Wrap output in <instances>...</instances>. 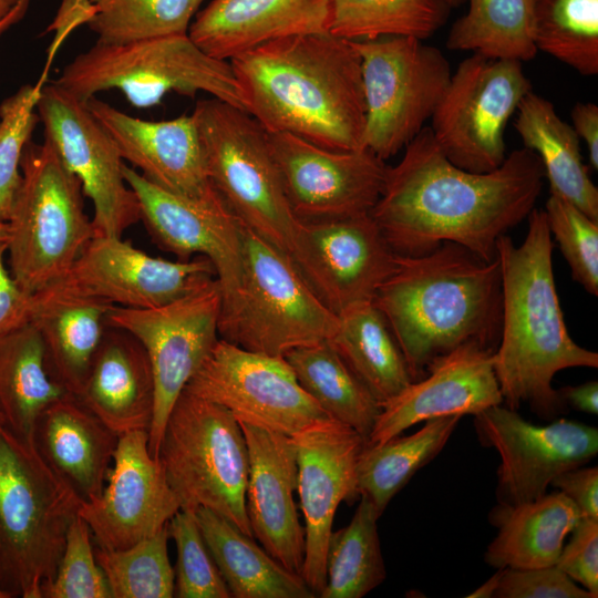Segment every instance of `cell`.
Instances as JSON below:
<instances>
[{"mask_svg": "<svg viewBox=\"0 0 598 598\" xmlns=\"http://www.w3.org/2000/svg\"><path fill=\"white\" fill-rule=\"evenodd\" d=\"M544 178L539 157L526 147L491 172L460 168L425 126L400 162L388 166L370 215L399 256L423 255L450 241L492 261L499 237L535 208Z\"/></svg>", "mask_w": 598, "mask_h": 598, "instance_id": "obj_1", "label": "cell"}, {"mask_svg": "<svg viewBox=\"0 0 598 598\" xmlns=\"http://www.w3.org/2000/svg\"><path fill=\"white\" fill-rule=\"evenodd\" d=\"M245 111L268 133L336 151L363 148L361 60L330 32L279 38L229 60Z\"/></svg>", "mask_w": 598, "mask_h": 598, "instance_id": "obj_2", "label": "cell"}, {"mask_svg": "<svg viewBox=\"0 0 598 598\" xmlns=\"http://www.w3.org/2000/svg\"><path fill=\"white\" fill-rule=\"evenodd\" d=\"M525 240L507 235L496 245L502 275V328L493 353L503 405L523 403L544 420L566 413L554 375L567 368L598 367V353L568 333L553 271V240L544 209L529 215Z\"/></svg>", "mask_w": 598, "mask_h": 598, "instance_id": "obj_3", "label": "cell"}, {"mask_svg": "<svg viewBox=\"0 0 598 598\" xmlns=\"http://www.w3.org/2000/svg\"><path fill=\"white\" fill-rule=\"evenodd\" d=\"M385 318L413 381L452 350L476 343L495 351L502 328L497 257L485 261L455 243L399 256L373 300Z\"/></svg>", "mask_w": 598, "mask_h": 598, "instance_id": "obj_4", "label": "cell"}, {"mask_svg": "<svg viewBox=\"0 0 598 598\" xmlns=\"http://www.w3.org/2000/svg\"><path fill=\"white\" fill-rule=\"evenodd\" d=\"M81 504L32 441L0 425V590L10 598H41Z\"/></svg>", "mask_w": 598, "mask_h": 598, "instance_id": "obj_5", "label": "cell"}, {"mask_svg": "<svg viewBox=\"0 0 598 598\" xmlns=\"http://www.w3.org/2000/svg\"><path fill=\"white\" fill-rule=\"evenodd\" d=\"M20 168L22 181L7 221V255L14 279L33 295L69 271L95 231L79 178L48 138L25 144Z\"/></svg>", "mask_w": 598, "mask_h": 598, "instance_id": "obj_6", "label": "cell"}, {"mask_svg": "<svg viewBox=\"0 0 598 598\" xmlns=\"http://www.w3.org/2000/svg\"><path fill=\"white\" fill-rule=\"evenodd\" d=\"M54 83L83 103L111 89L136 107L156 105L171 92L189 97L205 92L245 110L229 61L204 52L188 33L123 44L96 42L66 64Z\"/></svg>", "mask_w": 598, "mask_h": 598, "instance_id": "obj_7", "label": "cell"}, {"mask_svg": "<svg viewBox=\"0 0 598 598\" xmlns=\"http://www.w3.org/2000/svg\"><path fill=\"white\" fill-rule=\"evenodd\" d=\"M243 274L221 300L218 332L248 351L285 355L328 340L338 324L293 262L241 224Z\"/></svg>", "mask_w": 598, "mask_h": 598, "instance_id": "obj_8", "label": "cell"}, {"mask_svg": "<svg viewBox=\"0 0 598 598\" xmlns=\"http://www.w3.org/2000/svg\"><path fill=\"white\" fill-rule=\"evenodd\" d=\"M209 179L235 217L288 258L300 220L287 200L268 132L245 110L199 100L192 113Z\"/></svg>", "mask_w": 598, "mask_h": 598, "instance_id": "obj_9", "label": "cell"}, {"mask_svg": "<svg viewBox=\"0 0 598 598\" xmlns=\"http://www.w3.org/2000/svg\"><path fill=\"white\" fill-rule=\"evenodd\" d=\"M157 460L181 509L208 508L254 537L246 511L248 448L229 410L184 390L167 417Z\"/></svg>", "mask_w": 598, "mask_h": 598, "instance_id": "obj_10", "label": "cell"}, {"mask_svg": "<svg viewBox=\"0 0 598 598\" xmlns=\"http://www.w3.org/2000/svg\"><path fill=\"white\" fill-rule=\"evenodd\" d=\"M350 42L361 60L363 147L385 162L425 127L448 85L450 63L437 48L415 38Z\"/></svg>", "mask_w": 598, "mask_h": 598, "instance_id": "obj_11", "label": "cell"}, {"mask_svg": "<svg viewBox=\"0 0 598 598\" xmlns=\"http://www.w3.org/2000/svg\"><path fill=\"white\" fill-rule=\"evenodd\" d=\"M532 90L523 62L472 53L452 73L430 131L454 165L491 172L504 162L507 123Z\"/></svg>", "mask_w": 598, "mask_h": 598, "instance_id": "obj_12", "label": "cell"}, {"mask_svg": "<svg viewBox=\"0 0 598 598\" xmlns=\"http://www.w3.org/2000/svg\"><path fill=\"white\" fill-rule=\"evenodd\" d=\"M221 295L217 280L169 303L147 309L113 306L107 326L123 329L144 347L154 379L148 450L157 460L175 402L219 340Z\"/></svg>", "mask_w": 598, "mask_h": 598, "instance_id": "obj_13", "label": "cell"}, {"mask_svg": "<svg viewBox=\"0 0 598 598\" xmlns=\"http://www.w3.org/2000/svg\"><path fill=\"white\" fill-rule=\"evenodd\" d=\"M184 390L226 408L238 421L289 436L329 417L285 357L248 351L223 339Z\"/></svg>", "mask_w": 598, "mask_h": 598, "instance_id": "obj_14", "label": "cell"}, {"mask_svg": "<svg viewBox=\"0 0 598 598\" xmlns=\"http://www.w3.org/2000/svg\"><path fill=\"white\" fill-rule=\"evenodd\" d=\"M44 135L65 167L80 181L94 208L95 236L122 237L141 219L137 198L127 185L120 152L85 103L51 83L37 104Z\"/></svg>", "mask_w": 598, "mask_h": 598, "instance_id": "obj_15", "label": "cell"}, {"mask_svg": "<svg viewBox=\"0 0 598 598\" xmlns=\"http://www.w3.org/2000/svg\"><path fill=\"white\" fill-rule=\"evenodd\" d=\"M481 443L501 456L498 505L516 506L547 493L563 472L585 465L598 453V429L567 419L533 424L503 404L474 416Z\"/></svg>", "mask_w": 598, "mask_h": 598, "instance_id": "obj_16", "label": "cell"}, {"mask_svg": "<svg viewBox=\"0 0 598 598\" xmlns=\"http://www.w3.org/2000/svg\"><path fill=\"white\" fill-rule=\"evenodd\" d=\"M290 260L336 316L372 301L398 255L369 214L300 221Z\"/></svg>", "mask_w": 598, "mask_h": 598, "instance_id": "obj_17", "label": "cell"}, {"mask_svg": "<svg viewBox=\"0 0 598 598\" xmlns=\"http://www.w3.org/2000/svg\"><path fill=\"white\" fill-rule=\"evenodd\" d=\"M289 206L300 221L369 214L388 166L368 148L336 151L290 133H268Z\"/></svg>", "mask_w": 598, "mask_h": 598, "instance_id": "obj_18", "label": "cell"}, {"mask_svg": "<svg viewBox=\"0 0 598 598\" xmlns=\"http://www.w3.org/2000/svg\"><path fill=\"white\" fill-rule=\"evenodd\" d=\"M216 279L208 258L153 257L122 237L94 236L55 285L113 306L147 309L183 298Z\"/></svg>", "mask_w": 598, "mask_h": 598, "instance_id": "obj_19", "label": "cell"}, {"mask_svg": "<svg viewBox=\"0 0 598 598\" xmlns=\"http://www.w3.org/2000/svg\"><path fill=\"white\" fill-rule=\"evenodd\" d=\"M297 493L305 519V559L300 576L319 597L327 580V547L341 502L355 501L358 456L365 439L330 417L293 434Z\"/></svg>", "mask_w": 598, "mask_h": 598, "instance_id": "obj_20", "label": "cell"}, {"mask_svg": "<svg viewBox=\"0 0 598 598\" xmlns=\"http://www.w3.org/2000/svg\"><path fill=\"white\" fill-rule=\"evenodd\" d=\"M181 509L163 467L148 450V432L121 434L113 466L96 498L82 503L79 515L99 547L124 549L165 527Z\"/></svg>", "mask_w": 598, "mask_h": 598, "instance_id": "obj_21", "label": "cell"}, {"mask_svg": "<svg viewBox=\"0 0 598 598\" xmlns=\"http://www.w3.org/2000/svg\"><path fill=\"white\" fill-rule=\"evenodd\" d=\"M122 172L137 198L140 220L154 243L179 260H188L194 255L208 258L221 300L233 295L243 274L241 223L225 203L199 202L172 194L126 164Z\"/></svg>", "mask_w": 598, "mask_h": 598, "instance_id": "obj_22", "label": "cell"}, {"mask_svg": "<svg viewBox=\"0 0 598 598\" xmlns=\"http://www.w3.org/2000/svg\"><path fill=\"white\" fill-rule=\"evenodd\" d=\"M493 353L480 344L467 343L434 359L422 379L381 403L365 444H381L431 419L475 416L502 404Z\"/></svg>", "mask_w": 598, "mask_h": 598, "instance_id": "obj_23", "label": "cell"}, {"mask_svg": "<svg viewBox=\"0 0 598 598\" xmlns=\"http://www.w3.org/2000/svg\"><path fill=\"white\" fill-rule=\"evenodd\" d=\"M85 105L111 136L122 159L130 162L150 183L194 200H223L209 179L192 114L147 121L128 115L96 96L89 99Z\"/></svg>", "mask_w": 598, "mask_h": 598, "instance_id": "obj_24", "label": "cell"}, {"mask_svg": "<svg viewBox=\"0 0 598 598\" xmlns=\"http://www.w3.org/2000/svg\"><path fill=\"white\" fill-rule=\"evenodd\" d=\"M249 456L246 511L254 538L288 570L300 576L305 527L293 499L297 450L291 436L238 421Z\"/></svg>", "mask_w": 598, "mask_h": 598, "instance_id": "obj_25", "label": "cell"}, {"mask_svg": "<svg viewBox=\"0 0 598 598\" xmlns=\"http://www.w3.org/2000/svg\"><path fill=\"white\" fill-rule=\"evenodd\" d=\"M331 0H212L188 29L207 54L233 56L279 38L328 32Z\"/></svg>", "mask_w": 598, "mask_h": 598, "instance_id": "obj_26", "label": "cell"}, {"mask_svg": "<svg viewBox=\"0 0 598 598\" xmlns=\"http://www.w3.org/2000/svg\"><path fill=\"white\" fill-rule=\"evenodd\" d=\"M118 437L75 396H68L41 413L32 442L49 468L85 503L102 493Z\"/></svg>", "mask_w": 598, "mask_h": 598, "instance_id": "obj_27", "label": "cell"}, {"mask_svg": "<svg viewBox=\"0 0 598 598\" xmlns=\"http://www.w3.org/2000/svg\"><path fill=\"white\" fill-rule=\"evenodd\" d=\"M76 399L121 435L148 429L154 412V379L141 342L107 326Z\"/></svg>", "mask_w": 598, "mask_h": 598, "instance_id": "obj_28", "label": "cell"}, {"mask_svg": "<svg viewBox=\"0 0 598 598\" xmlns=\"http://www.w3.org/2000/svg\"><path fill=\"white\" fill-rule=\"evenodd\" d=\"M113 305L50 285L33 293L31 320L54 378L75 398L107 328Z\"/></svg>", "mask_w": 598, "mask_h": 598, "instance_id": "obj_29", "label": "cell"}, {"mask_svg": "<svg viewBox=\"0 0 598 598\" xmlns=\"http://www.w3.org/2000/svg\"><path fill=\"white\" fill-rule=\"evenodd\" d=\"M581 516L558 491L516 506L497 505L491 517L498 532L484 560L496 569L555 566L567 535Z\"/></svg>", "mask_w": 598, "mask_h": 598, "instance_id": "obj_30", "label": "cell"}, {"mask_svg": "<svg viewBox=\"0 0 598 598\" xmlns=\"http://www.w3.org/2000/svg\"><path fill=\"white\" fill-rule=\"evenodd\" d=\"M514 127L524 146L540 159L550 195L598 220V188L584 163L579 137L544 96L528 92L517 107Z\"/></svg>", "mask_w": 598, "mask_h": 598, "instance_id": "obj_31", "label": "cell"}, {"mask_svg": "<svg viewBox=\"0 0 598 598\" xmlns=\"http://www.w3.org/2000/svg\"><path fill=\"white\" fill-rule=\"evenodd\" d=\"M194 514L231 597H316L301 576L285 568L254 537L208 508L199 507Z\"/></svg>", "mask_w": 598, "mask_h": 598, "instance_id": "obj_32", "label": "cell"}, {"mask_svg": "<svg viewBox=\"0 0 598 598\" xmlns=\"http://www.w3.org/2000/svg\"><path fill=\"white\" fill-rule=\"evenodd\" d=\"M68 396L74 395L52 374L32 322L0 337V413L7 427L32 441L41 413Z\"/></svg>", "mask_w": 598, "mask_h": 598, "instance_id": "obj_33", "label": "cell"}, {"mask_svg": "<svg viewBox=\"0 0 598 598\" xmlns=\"http://www.w3.org/2000/svg\"><path fill=\"white\" fill-rule=\"evenodd\" d=\"M328 341L380 404L413 381L390 327L373 301L353 305L338 315L337 328Z\"/></svg>", "mask_w": 598, "mask_h": 598, "instance_id": "obj_34", "label": "cell"}, {"mask_svg": "<svg viewBox=\"0 0 598 598\" xmlns=\"http://www.w3.org/2000/svg\"><path fill=\"white\" fill-rule=\"evenodd\" d=\"M302 389L327 415L365 441L381 411L380 402L349 369L328 340L299 347L285 355Z\"/></svg>", "mask_w": 598, "mask_h": 598, "instance_id": "obj_35", "label": "cell"}, {"mask_svg": "<svg viewBox=\"0 0 598 598\" xmlns=\"http://www.w3.org/2000/svg\"><path fill=\"white\" fill-rule=\"evenodd\" d=\"M461 415L441 416L410 435H396L381 444H364L357 462V488L382 515L411 477L445 446Z\"/></svg>", "mask_w": 598, "mask_h": 598, "instance_id": "obj_36", "label": "cell"}, {"mask_svg": "<svg viewBox=\"0 0 598 598\" xmlns=\"http://www.w3.org/2000/svg\"><path fill=\"white\" fill-rule=\"evenodd\" d=\"M380 516L361 495L350 523L332 530L327 547V580L319 597L361 598L384 581L386 570L377 523Z\"/></svg>", "mask_w": 598, "mask_h": 598, "instance_id": "obj_37", "label": "cell"}, {"mask_svg": "<svg viewBox=\"0 0 598 598\" xmlns=\"http://www.w3.org/2000/svg\"><path fill=\"white\" fill-rule=\"evenodd\" d=\"M446 47L491 58L530 61L533 0H468V9L450 29Z\"/></svg>", "mask_w": 598, "mask_h": 598, "instance_id": "obj_38", "label": "cell"}, {"mask_svg": "<svg viewBox=\"0 0 598 598\" xmlns=\"http://www.w3.org/2000/svg\"><path fill=\"white\" fill-rule=\"evenodd\" d=\"M445 0H331L328 32L350 40H426L447 20Z\"/></svg>", "mask_w": 598, "mask_h": 598, "instance_id": "obj_39", "label": "cell"}, {"mask_svg": "<svg viewBox=\"0 0 598 598\" xmlns=\"http://www.w3.org/2000/svg\"><path fill=\"white\" fill-rule=\"evenodd\" d=\"M533 39L584 76L598 74V0H533Z\"/></svg>", "mask_w": 598, "mask_h": 598, "instance_id": "obj_40", "label": "cell"}, {"mask_svg": "<svg viewBox=\"0 0 598 598\" xmlns=\"http://www.w3.org/2000/svg\"><path fill=\"white\" fill-rule=\"evenodd\" d=\"M205 0H86L99 43L123 44L188 33Z\"/></svg>", "mask_w": 598, "mask_h": 598, "instance_id": "obj_41", "label": "cell"}, {"mask_svg": "<svg viewBox=\"0 0 598 598\" xmlns=\"http://www.w3.org/2000/svg\"><path fill=\"white\" fill-rule=\"evenodd\" d=\"M168 524L156 534L124 549L96 547L95 558L112 598L174 597L175 575L167 551Z\"/></svg>", "mask_w": 598, "mask_h": 598, "instance_id": "obj_42", "label": "cell"}, {"mask_svg": "<svg viewBox=\"0 0 598 598\" xmlns=\"http://www.w3.org/2000/svg\"><path fill=\"white\" fill-rule=\"evenodd\" d=\"M45 74L27 84L0 104V220L8 221L21 185L20 162L25 144L40 121L34 112Z\"/></svg>", "mask_w": 598, "mask_h": 598, "instance_id": "obj_43", "label": "cell"}, {"mask_svg": "<svg viewBox=\"0 0 598 598\" xmlns=\"http://www.w3.org/2000/svg\"><path fill=\"white\" fill-rule=\"evenodd\" d=\"M168 533L177 550L174 597L231 598L194 512L179 509L168 522Z\"/></svg>", "mask_w": 598, "mask_h": 598, "instance_id": "obj_44", "label": "cell"}, {"mask_svg": "<svg viewBox=\"0 0 598 598\" xmlns=\"http://www.w3.org/2000/svg\"><path fill=\"white\" fill-rule=\"evenodd\" d=\"M545 215L551 237L570 267L573 279L587 292L598 295V220L573 204L550 195Z\"/></svg>", "mask_w": 598, "mask_h": 598, "instance_id": "obj_45", "label": "cell"}, {"mask_svg": "<svg viewBox=\"0 0 598 598\" xmlns=\"http://www.w3.org/2000/svg\"><path fill=\"white\" fill-rule=\"evenodd\" d=\"M91 530L78 514L72 520L56 573L42 588L41 598H112L96 561Z\"/></svg>", "mask_w": 598, "mask_h": 598, "instance_id": "obj_46", "label": "cell"}, {"mask_svg": "<svg viewBox=\"0 0 598 598\" xmlns=\"http://www.w3.org/2000/svg\"><path fill=\"white\" fill-rule=\"evenodd\" d=\"M494 598H594L557 566L502 570Z\"/></svg>", "mask_w": 598, "mask_h": 598, "instance_id": "obj_47", "label": "cell"}, {"mask_svg": "<svg viewBox=\"0 0 598 598\" xmlns=\"http://www.w3.org/2000/svg\"><path fill=\"white\" fill-rule=\"evenodd\" d=\"M555 566L598 597V518L581 516Z\"/></svg>", "mask_w": 598, "mask_h": 598, "instance_id": "obj_48", "label": "cell"}, {"mask_svg": "<svg viewBox=\"0 0 598 598\" xmlns=\"http://www.w3.org/2000/svg\"><path fill=\"white\" fill-rule=\"evenodd\" d=\"M8 241L0 240V337L30 322L33 295L22 290L6 265Z\"/></svg>", "mask_w": 598, "mask_h": 598, "instance_id": "obj_49", "label": "cell"}, {"mask_svg": "<svg viewBox=\"0 0 598 598\" xmlns=\"http://www.w3.org/2000/svg\"><path fill=\"white\" fill-rule=\"evenodd\" d=\"M567 496L582 516L598 518V468L575 467L556 476L551 484Z\"/></svg>", "mask_w": 598, "mask_h": 598, "instance_id": "obj_50", "label": "cell"}, {"mask_svg": "<svg viewBox=\"0 0 598 598\" xmlns=\"http://www.w3.org/2000/svg\"><path fill=\"white\" fill-rule=\"evenodd\" d=\"M573 128L587 146L590 166L598 169V106L594 102H578L571 110Z\"/></svg>", "mask_w": 598, "mask_h": 598, "instance_id": "obj_51", "label": "cell"}, {"mask_svg": "<svg viewBox=\"0 0 598 598\" xmlns=\"http://www.w3.org/2000/svg\"><path fill=\"white\" fill-rule=\"evenodd\" d=\"M559 394L567 406L586 412L598 414V382L589 381L579 385H568L561 388Z\"/></svg>", "mask_w": 598, "mask_h": 598, "instance_id": "obj_52", "label": "cell"}, {"mask_svg": "<svg viewBox=\"0 0 598 598\" xmlns=\"http://www.w3.org/2000/svg\"><path fill=\"white\" fill-rule=\"evenodd\" d=\"M503 569H497V571L483 585L467 595V598H494L495 591L497 589Z\"/></svg>", "mask_w": 598, "mask_h": 598, "instance_id": "obj_53", "label": "cell"}, {"mask_svg": "<svg viewBox=\"0 0 598 598\" xmlns=\"http://www.w3.org/2000/svg\"><path fill=\"white\" fill-rule=\"evenodd\" d=\"M30 0H19L13 9L0 20V34H2L12 24L17 23L27 12Z\"/></svg>", "mask_w": 598, "mask_h": 598, "instance_id": "obj_54", "label": "cell"}, {"mask_svg": "<svg viewBox=\"0 0 598 598\" xmlns=\"http://www.w3.org/2000/svg\"><path fill=\"white\" fill-rule=\"evenodd\" d=\"M19 0H0V20L3 19Z\"/></svg>", "mask_w": 598, "mask_h": 598, "instance_id": "obj_55", "label": "cell"}, {"mask_svg": "<svg viewBox=\"0 0 598 598\" xmlns=\"http://www.w3.org/2000/svg\"><path fill=\"white\" fill-rule=\"evenodd\" d=\"M9 227L7 221L0 220V240L8 241Z\"/></svg>", "mask_w": 598, "mask_h": 598, "instance_id": "obj_56", "label": "cell"}, {"mask_svg": "<svg viewBox=\"0 0 598 598\" xmlns=\"http://www.w3.org/2000/svg\"><path fill=\"white\" fill-rule=\"evenodd\" d=\"M451 8L457 7L464 2V0H445Z\"/></svg>", "mask_w": 598, "mask_h": 598, "instance_id": "obj_57", "label": "cell"}, {"mask_svg": "<svg viewBox=\"0 0 598 598\" xmlns=\"http://www.w3.org/2000/svg\"><path fill=\"white\" fill-rule=\"evenodd\" d=\"M0 598H10V596L7 592L0 590Z\"/></svg>", "mask_w": 598, "mask_h": 598, "instance_id": "obj_58", "label": "cell"}, {"mask_svg": "<svg viewBox=\"0 0 598 598\" xmlns=\"http://www.w3.org/2000/svg\"><path fill=\"white\" fill-rule=\"evenodd\" d=\"M4 424V419L2 416V414L0 413V425Z\"/></svg>", "mask_w": 598, "mask_h": 598, "instance_id": "obj_59", "label": "cell"}]
</instances>
